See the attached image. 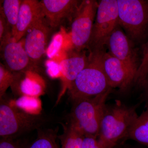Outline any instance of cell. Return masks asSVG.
<instances>
[{
  "mask_svg": "<svg viewBox=\"0 0 148 148\" xmlns=\"http://www.w3.org/2000/svg\"><path fill=\"white\" fill-rule=\"evenodd\" d=\"M138 115L136 107L120 101L107 106L101 121L97 140L101 148H114L128 131Z\"/></svg>",
  "mask_w": 148,
  "mask_h": 148,
  "instance_id": "1",
  "label": "cell"
},
{
  "mask_svg": "<svg viewBox=\"0 0 148 148\" xmlns=\"http://www.w3.org/2000/svg\"><path fill=\"white\" fill-rule=\"evenodd\" d=\"M100 53L88 52L85 67L69 86L68 94L73 101L92 98L112 89L103 70Z\"/></svg>",
  "mask_w": 148,
  "mask_h": 148,
  "instance_id": "2",
  "label": "cell"
},
{
  "mask_svg": "<svg viewBox=\"0 0 148 148\" xmlns=\"http://www.w3.org/2000/svg\"><path fill=\"white\" fill-rule=\"evenodd\" d=\"M51 119L42 114L30 113L1 98L0 137L13 139L48 124Z\"/></svg>",
  "mask_w": 148,
  "mask_h": 148,
  "instance_id": "3",
  "label": "cell"
},
{
  "mask_svg": "<svg viewBox=\"0 0 148 148\" xmlns=\"http://www.w3.org/2000/svg\"><path fill=\"white\" fill-rule=\"evenodd\" d=\"M112 90L92 98L73 101L69 120L79 127L85 136L98 138L107 108L106 101Z\"/></svg>",
  "mask_w": 148,
  "mask_h": 148,
  "instance_id": "4",
  "label": "cell"
},
{
  "mask_svg": "<svg viewBox=\"0 0 148 148\" xmlns=\"http://www.w3.org/2000/svg\"><path fill=\"white\" fill-rule=\"evenodd\" d=\"M119 24L132 41L141 42L148 35V0H117Z\"/></svg>",
  "mask_w": 148,
  "mask_h": 148,
  "instance_id": "5",
  "label": "cell"
},
{
  "mask_svg": "<svg viewBox=\"0 0 148 148\" xmlns=\"http://www.w3.org/2000/svg\"><path fill=\"white\" fill-rule=\"evenodd\" d=\"M119 24L117 0H102L98 9L87 49L88 52L101 53L111 34Z\"/></svg>",
  "mask_w": 148,
  "mask_h": 148,
  "instance_id": "6",
  "label": "cell"
},
{
  "mask_svg": "<svg viewBox=\"0 0 148 148\" xmlns=\"http://www.w3.org/2000/svg\"><path fill=\"white\" fill-rule=\"evenodd\" d=\"M95 0H83L71 22L70 47L77 50L87 48L98 9Z\"/></svg>",
  "mask_w": 148,
  "mask_h": 148,
  "instance_id": "7",
  "label": "cell"
},
{
  "mask_svg": "<svg viewBox=\"0 0 148 148\" xmlns=\"http://www.w3.org/2000/svg\"><path fill=\"white\" fill-rule=\"evenodd\" d=\"M54 30L51 28L44 17L29 30L22 41L25 50L32 63L38 67L45 55Z\"/></svg>",
  "mask_w": 148,
  "mask_h": 148,
  "instance_id": "8",
  "label": "cell"
},
{
  "mask_svg": "<svg viewBox=\"0 0 148 148\" xmlns=\"http://www.w3.org/2000/svg\"><path fill=\"white\" fill-rule=\"evenodd\" d=\"M100 57L111 88H118L120 92H124L134 85L136 72L108 52L100 53Z\"/></svg>",
  "mask_w": 148,
  "mask_h": 148,
  "instance_id": "9",
  "label": "cell"
},
{
  "mask_svg": "<svg viewBox=\"0 0 148 148\" xmlns=\"http://www.w3.org/2000/svg\"><path fill=\"white\" fill-rule=\"evenodd\" d=\"M82 1L42 0L40 1L43 14L47 24L53 30L65 21L71 22Z\"/></svg>",
  "mask_w": 148,
  "mask_h": 148,
  "instance_id": "10",
  "label": "cell"
},
{
  "mask_svg": "<svg viewBox=\"0 0 148 148\" xmlns=\"http://www.w3.org/2000/svg\"><path fill=\"white\" fill-rule=\"evenodd\" d=\"M120 27L119 24L111 34L106 46L108 49L109 53L137 74L140 65L137 51L133 47L132 41L123 32Z\"/></svg>",
  "mask_w": 148,
  "mask_h": 148,
  "instance_id": "11",
  "label": "cell"
},
{
  "mask_svg": "<svg viewBox=\"0 0 148 148\" xmlns=\"http://www.w3.org/2000/svg\"><path fill=\"white\" fill-rule=\"evenodd\" d=\"M2 51L4 66L13 73H28L37 71L24 49L22 41L16 42L11 39L5 45Z\"/></svg>",
  "mask_w": 148,
  "mask_h": 148,
  "instance_id": "12",
  "label": "cell"
},
{
  "mask_svg": "<svg viewBox=\"0 0 148 148\" xmlns=\"http://www.w3.org/2000/svg\"><path fill=\"white\" fill-rule=\"evenodd\" d=\"M88 60L86 51L68 48L64 51V57L59 62L63 82L61 94L68 90L79 74L84 69Z\"/></svg>",
  "mask_w": 148,
  "mask_h": 148,
  "instance_id": "13",
  "label": "cell"
},
{
  "mask_svg": "<svg viewBox=\"0 0 148 148\" xmlns=\"http://www.w3.org/2000/svg\"><path fill=\"white\" fill-rule=\"evenodd\" d=\"M44 17L40 1L22 0L16 27L12 31V39L19 42L39 20Z\"/></svg>",
  "mask_w": 148,
  "mask_h": 148,
  "instance_id": "14",
  "label": "cell"
},
{
  "mask_svg": "<svg viewBox=\"0 0 148 148\" xmlns=\"http://www.w3.org/2000/svg\"><path fill=\"white\" fill-rule=\"evenodd\" d=\"M63 125V133L58 137L61 148H82L85 135L79 127L69 120Z\"/></svg>",
  "mask_w": 148,
  "mask_h": 148,
  "instance_id": "15",
  "label": "cell"
},
{
  "mask_svg": "<svg viewBox=\"0 0 148 148\" xmlns=\"http://www.w3.org/2000/svg\"><path fill=\"white\" fill-rule=\"evenodd\" d=\"M127 138L148 147V109L138 116L130 127Z\"/></svg>",
  "mask_w": 148,
  "mask_h": 148,
  "instance_id": "16",
  "label": "cell"
},
{
  "mask_svg": "<svg viewBox=\"0 0 148 148\" xmlns=\"http://www.w3.org/2000/svg\"><path fill=\"white\" fill-rule=\"evenodd\" d=\"M36 140L26 148H59L57 129L38 130Z\"/></svg>",
  "mask_w": 148,
  "mask_h": 148,
  "instance_id": "17",
  "label": "cell"
},
{
  "mask_svg": "<svg viewBox=\"0 0 148 148\" xmlns=\"http://www.w3.org/2000/svg\"><path fill=\"white\" fill-rule=\"evenodd\" d=\"M22 0H4L1 5V10L12 31L16 27Z\"/></svg>",
  "mask_w": 148,
  "mask_h": 148,
  "instance_id": "18",
  "label": "cell"
},
{
  "mask_svg": "<svg viewBox=\"0 0 148 148\" xmlns=\"http://www.w3.org/2000/svg\"><path fill=\"white\" fill-rule=\"evenodd\" d=\"M148 78V40L144 45L140 66L135 77L134 85L138 88L143 89Z\"/></svg>",
  "mask_w": 148,
  "mask_h": 148,
  "instance_id": "19",
  "label": "cell"
},
{
  "mask_svg": "<svg viewBox=\"0 0 148 148\" xmlns=\"http://www.w3.org/2000/svg\"><path fill=\"white\" fill-rule=\"evenodd\" d=\"M64 40V31L62 29L52 36L46 53L48 59H54L61 53L63 48Z\"/></svg>",
  "mask_w": 148,
  "mask_h": 148,
  "instance_id": "20",
  "label": "cell"
},
{
  "mask_svg": "<svg viewBox=\"0 0 148 148\" xmlns=\"http://www.w3.org/2000/svg\"><path fill=\"white\" fill-rule=\"evenodd\" d=\"M15 74L6 68L4 65L0 64V98H2L10 86L14 81Z\"/></svg>",
  "mask_w": 148,
  "mask_h": 148,
  "instance_id": "21",
  "label": "cell"
},
{
  "mask_svg": "<svg viewBox=\"0 0 148 148\" xmlns=\"http://www.w3.org/2000/svg\"><path fill=\"white\" fill-rule=\"evenodd\" d=\"M12 38V29L0 11V48H1Z\"/></svg>",
  "mask_w": 148,
  "mask_h": 148,
  "instance_id": "22",
  "label": "cell"
},
{
  "mask_svg": "<svg viewBox=\"0 0 148 148\" xmlns=\"http://www.w3.org/2000/svg\"><path fill=\"white\" fill-rule=\"evenodd\" d=\"M47 73L52 78L61 77V73L59 63L53 59H48L45 61Z\"/></svg>",
  "mask_w": 148,
  "mask_h": 148,
  "instance_id": "23",
  "label": "cell"
},
{
  "mask_svg": "<svg viewBox=\"0 0 148 148\" xmlns=\"http://www.w3.org/2000/svg\"><path fill=\"white\" fill-rule=\"evenodd\" d=\"M82 148H101L97 138L90 136H85Z\"/></svg>",
  "mask_w": 148,
  "mask_h": 148,
  "instance_id": "24",
  "label": "cell"
},
{
  "mask_svg": "<svg viewBox=\"0 0 148 148\" xmlns=\"http://www.w3.org/2000/svg\"><path fill=\"white\" fill-rule=\"evenodd\" d=\"M0 148H22L17 142L10 138H1Z\"/></svg>",
  "mask_w": 148,
  "mask_h": 148,
  "instance_id": "25",
  "label": "cell"
},
{
  "mask_svg": "<svg viewBox=\"0 0 148 148\" xmlns=\"http://www.w3.org/2000/svg\"><path fill=\"white\" fill-rule=\"evenodd\" d=\"M143 90L144 91L143 93V96L148 104V78Z\"/></svg>",
  "mask_w": 148,
  "mask_h": 148,
  "instance_id": "26",
  "label": "cell"
},
{
  "mask_svg": "<svg viewBox=\"0 0 148 148\" xmlns=\"http://www.w3.org/2000/svg\"><path fill=\"white\" fill-rule=\"evenodd\" d=\"M147 109H148V107Z\"/></svg>",
  "mask_w": 148,
  "mask_h": 148,
  "instance_id": "27",
  "label": "cell"
}]
</instances>
